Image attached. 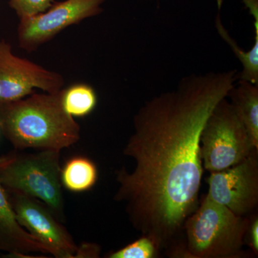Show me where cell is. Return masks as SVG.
<instances>
[{"label":"cell","mask_w":258,"mask_h":258,"mask_svg":"<svg viewBox=\"0 0 258 258\" xmlns=\"http://www.w3.org/2000/svg\"><path fill=\"white\" fill-rule=\"evenodd\" d=\"M62 89L0 104V132L15 149L61 151L79 142L81 127L64 109Z\"/></svg>","instance_id":"7a4b0ae2"},{"label":"cell","mask_w":258,"mask_h":258,"mask_svg":"<svg viewBox=\"0 0 258 258\" xmlns=\"http://www.w3.org/2000/svg\"><path fill=\"white\" fill-rule=\"evenodd\" d=\"M227 95L258 149V85L237 80Z\"/></svg>","instance_id":"8fae6325"},{"label":"cell","mask_w":258,"mask_h":258,"mask_svg":"<svg viewBox=\"0 0 258 258\" xmlns=\"http://www.w3.org/2000/svg\"><path fill=\"white\" fill-rule=\"evenodd\" d=\"M97 101L94 88L86 83H76L62 89L64 109L74 118H82L92 113Z\"/></svg>","instance_id":"4fadbf2b"},{"label":"cell","mask_w":258,"mask_h":258,"mask_svg":"<svg viewBox=\"0 0 258 258\" xmlns=\"http://www.w3.org/2000/svg\"><path fill=\"white\" fill-rule=\"evenodd\" d=\"M64 85L62 75L15 55L9 42L0 40V104L22 99L35 89L56 93Z\"/></svg>","instance_id":"52a82bcc"},{"label":"cell","mask_w":258,"mask_h":258,"mask_svg":"<svg viewBox=\"0 0 258 258\" xmlns=\"http://www.w3.org/2000/svg\"><path fill=\"white\" fill-rule=\"evenodd\" d=\"M216 28L220 37L228 44L242 63V70L237 74V80L258 85V44L254 43L248 51L242 50L223 26L220 13L217 16Z\"/></svg>","instance_id":"5bb4252c"},{"label":"cell","mask_w":258,"mask_h":258,"mask_svg":"<svg viewBox=\"0 0 258 258\" xmlns=\"http://www.w3.org/2000/svg\"><path fill=\"white\" fill-rule=\"evenodd\" d=\"M237 74L230 70L185 76L134 115L123 154L134 159L135 167L116 171L114 200L125 204L134 228L160 249L170 250L181 242L184 222L198 208L202 132Z\"/></svg>","instance_id":"6da1fadb"},{"label":"cell","mask_w":258,"mask_h":258,"mask_svg":"<svg viewBox=\"0 0 258 258\" xmlns=\"http://www.w3.org/2000/svg\"><path fill=\"white\" fill-rule=\"evenodd\" d=\"M55 2V0H10L9 5L18 18L23 19L44 13Z\"/></svg>","instance_id":"2e32d148"},{"label":"cell","mask_w":258,"mask_h":258,"mask_svg":"<svg viewBox=\"0 0 258 258\" xmlns=\"http://www.w3.org/2000/svg\"></svg>","instance_id":"ffe728a7"},{"label":"cell","mask_w":258,"mask_h":258,"mask_svg":"<svg viewBox=\"0 0 258 258\" xmlns=\"http://www.w3.org/2000/svg\"><path fill=\"white\" fill-rule=\"evenodd\" d=\"M254 147L243 122L228 98L221 100L209 116L200 137L204 169L224 170L246 159Z\"/></svg>","instance_id":"5b68a950"},{"label":"cell","mask_w":258,"mask_h":258,"mask_svg":"<svg viewBox=\"0 0 258 258\" xmlns=\"http://www.w3.org/2000/svg\"><path fill=\"white\" fill-rule=\"evenodd\" d=\"M100 252H101V248L98 244L83 243L79 246V248H78L76 258H96L99 257Z\"/></svg>","instance_id":"ac0fdd59"},{"label":"cell","mask_w":258,"mask_h":258,"mask_svg":"<svg viewBox=\"0 0 258 258\" xmlns=\"http://www.w3.org/2000/svg\"><path fill=\"white\" fill-rule=\"evenodd\" d=\"M161 249L148 236L142 235L138 240L114 252L107 254V258H154Z\"/></svg>","instance_id":"9a60e30c"},{"label":"cell","mask_w":258,"mask_h":258,"mask_svg":"<svg viewBox=\"0 0 258 258\" xmlns=\"http://www.w3.org/2000/svg\"><path fill=\"white\" fill-rule=\"evenodd\" d=\"M98 179V169L93 161L83 156L71 157L61 167V184L74 193L92 189Z\"/></svg>","instance_id":"7c38bea8"},{"label":"cell","mask_w":258,"mask_h":258,"mask_svg":"<svg viewBox=\"0 0 258 258\" xmlns=\"http://www.w3.org/2000/svg\"><path fill=\"white\" fill-rule=\"evenodd\" d=\"M8 191L20 225L56 258H76L79 246L50 209L37 199Z\"/></svg>","instance_id":"9c48e42d"},{"label":"cell","mask_w":258,"mask_h":258,"mask_svg":"<svg viewBox=\"0 0 258 258\" xmlns=\"http://www.w3.org/2000/svg\"><path fill=\"white\" fill-rule=\"evenodd\" d=\"M0 251L12 257H30V253L49 254L17 220L9 195L0 183Z\"/></svg>","instance_id":"30bf717a"},{"label":"cell","mask_w":258,"mask_h":258,"mask_svg":"<svg viewBox=\"0 0 258 258\" xmlns=\"http://www.w3.org/2000/svg\"><path fill=\"white\" fill-rule=\"evenodd\" d=\"M16 152L0 156V183L9 191L37 199L61 222L66 220L60 181V151Z\"/></svg>","instance_id":"277c9868"},{"label":"cell","mask_w":258,"mask_h":258,"mask_svg":"<svg viewBox=\"0 0 258 258\" xmlns=\"http://www.w3.org/2000/svg\"><path fill=\"white\" fill-rule=\"evenodd\" d=\"M246 7L248 8L249 13L253 16L254 19V32L255 36L254 38H258V0H243ZM223 0H217L219 10L221 8Z\"/></svg>","instance_id":"d6986e66"},{"label":"cell","mask_w":258,"mask_h":258,"mask_svg":"<svg viewBox=\"0 0 258 258\" xmlns=\"http://www.w3.org/2000/svg\"><path fill=\"white\" fill-rule=\"evenodd\" d=\"M244 242L248 244L255 255L258 254V218L257 215L253 214L249 217V222L246 231Z\"/></svg>","instance_id":"e0dca14e"},{"label":"cell","mask_w":258,"mask_h":258,"mask_svg":"<svg viewBox=\"0 0 258 258\" xmlns=\"http://www.w3.org/2000/svg\"><path fill=\"white\" fill-rule=\"evenodd\" d=\"M107 0L55 2L44 13L20 19L18 40L20 48L34 52L71 25L101 14Z\"/></svg>","instance_id":"8992f818"},{"label":"cell","mask_w":258,"mask_h":258,"mask_svg":"<svg viewBox=\"0 0 258 258\" xmlns=\"http://www.w3.org/2000/svg\"><path fill=\"white\" fill-rule=\"evenodd\" d=\"M249 217L236 215L205 195L184 222V240L168 254L174 257H240Z\"/></svg>","instance_id":"3957f363"},{"label":"cell","mask_w":258,"mask_h":258,"mask_svg":"<svg viewBox=\"0 0 258 258\" xmlns=\"http://www.w3.org/2000/svg\"><path fill=\"white\" fill-rule=\"evenodd\" d=\"M207 196L242 217L253 215L258 205V150L224 170L210 172Z\"/></svg>","instance_id":"ba28073f"}]
</instances>
